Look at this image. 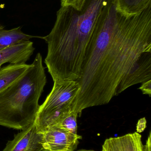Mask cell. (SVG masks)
Segmentation results:
<instances>
[{"label": "cell", "instance_id": "obj_5", "mask_svg": "<svg viewBox=\"0 0 151 151\" xmlns=\"http://www.w3.org/2000/svg\"><path fill=\"white\" fill-rule=\"evenodd\" d=\"M151 80V52H145L122 77L116 92V96L128 88Z\"/></svg>", "mask_w": 151, "mask_h": 151}, {"label": "cell", "instance_id": "obj_4", "mask_svg": "<svg viewBox=\"0 0 151 151\" xmlns=\"http://www.w3.org/2000/svg\"><path fill=\"white\" fill-rule=\"evenodd\" d=\"M82 138L78 134L54 127L43 133L42 143L43 151H73Z\"/></svg>", "mask_w": 151, "mask_h": 151}, {"label": "cell", "instance_id": "obj_11", "mask_svg": "<svg viewBox=\"0 0 151 151\" xmlns=\"http://www.w3.org/2000/svg\"><path fill=\"white\" fill-rule=\"evenodd\" d=\"M150 6L151 0H116L117 12L125 16L139 14Z\"/></svg>", "mask_w": 151, "mask_h": 151}, {"label": "cell", "instance_id": "obj_17", "mask_svg": "<svg viewBox=\"0 0 151 151\" xmlns=\"http://www.w3.org/2000/svg\"><path fill=\"white\" fill-rule=\"evenodd\" d=\"M2 65L1 64H0V69L1 68Z\"/></svg>", "mask_w": 151, "mask_h": 151}, {"label": "cell", "instance_id": "obj_3", "mask_svg": "<svg viewBox=\"0 0 151 151\" xmlns=\"http://www.w3.org/2000/svg\"><path fill=\"white\" fill-rule=\"evenodd\" d=\"M79 89V85L76 81L54 82L52 90L40 105L34 122L37 132L43 134L50 128L56 127L72 111V105Z\"/></svg>", "mask_w": 151, "mask_h": 151}, {"label": "cell", "instance_id": "obj_1", "mask_svg": "<svg viewBox=\"0 0 151 151\" xmlns=\"http://www.w3.org/2000/svg\"><path fill=\"white\" fill-rule=\"evenodd\" d=\"M145 52H151V6L125 16L117 12L116 0H109L96 23L76 81L80 89L73 111L80 117L87 108L110 103L122 77Z\"/></svg>", "mask_w": 151, "mask_h": 151}, {"label": "cell", "instance_id": "obj_6", "mask_svg": "<svg viewBox=\"0 0 151 151\" xmlns=\"http://www.w3.org/2000/svg\"><path fill=\"white\" fill-rule=\"evenodd\" d=\"M150 137H148L145 145L142 142V135L137 132L110 137L105 141L102 151H151Z\"/></svg>", "mask_w": 151, "mask_h": 151}, {"label": "cell", "instance_id": "obj_7", "mask_svg": "<svg viewBox=\"0 0 151 151\" xmlns=\"http://www.w3.org/2000/svg\"><path fill=\"white\" fill-rule=\"evenodd\" d=\"M42 134L37 132L33 123L15 135L3 151H43Z\"/></svg>", "mask_w": 151, "mask_h": 151}, {"label": "cell", "instance_id": "obj_9", "mask_svg": "<svg viewBox=\"0 0 151 151\" xmlns=\"http://www.w3.org/2000/svg\"><path fill=\"white\" fill-rule=\"evenodd\" d=\"M30 64H10L0 69V92L20 77Z\"/></svg>", "mask_w": 151, "mask_h": 151}, {"label": "cell", "instance_id": "obj_8", "mask_svg": "<svg viewBox=\"0 0 151 151\" xmlns=\"http://www.w3.org/2000/svg\"><path fill=\"white\" fill-rule=\"evenodd\" d=\"M35 49L31 41L14 44L0 50V64L26 63L33 54Z\"/></svg>", "mask_w": 151, "mask_h": 151}, {"label": "cell", "instance_id": "obj_15", "mask_svg": "<svg viewBox=\"0 0 151 151\" xmlns=\"http://www.w3.org/2000/svg\"><path fill=\"white\" fill-rule=\"evenodd\" d=\"M146 124L147 121L145 118H143L139 120L137 124V132L141 133L143 132L146 128Z\"/></svg>", "mask_w": 151, "mask_h": 151}, {"label": "cell", "instance_id": "obj_10", "mask_svg": "<svg viewBox=\"0 0 151 151\" xmlns=\"http://www.w3.org/2000/svg\"><path fill=\"white\" fill-rule=\"evenodd\" d=\"M35 36L26 34L21 31V27L6 30L0 24V50L9 46L25 42Z\"/></svg>", "mask_w": 151, "mask_h": 151}, {"label": "cell", "instance_id": "obj_12", "mask_svg": "<svg viewBox=\"0 0 151 151\" xmlns=\"http://www.w3.org/2000/svg\"><path fill=\"white\" fill-rule=\"evenodd\" d=\"M79 115L74 111H72L66 115L57 127L64 129L74 134H77V118Z\"/></svg>", "mask_w": 151, "mask_h": 151}, {"label": "cell", "instance_id": "obj_13", "mask_svg": "<svg viewBox=\"0 0 151 151\" xmlns=\"http://www.w3.org/2000/svg\"><path fill=\"white\" fill-rule=\"evenodd\" d=\"M86 0H61V6H71L81 11Z\"/></svg>", "mask_w": 151, "mask_h": 151}, {"label": "cell", "instance_id": "obj_14", "mask_svg": "<svg viewBox=\"0 0 151 151\" xmlns=\"http://www.w3.org/2000/svg\"><path fill=\"white\" fill-rule=\"evenodd\" d=\"M144 95H149L151 96V80L143 83L142 86L139 88Z\"/></svg>", "mask_w": 151, "mask_h": 151}, {"label": "cell", "instance_id": "obj_16", "mask_svg": "<svg viewBox=\"0 0 151 151\" xmlns=\"http://www.w3.org/2000/svg\"><path fill=\"white\" fill-rule=\"evenodd\" d=\"M73 151H95L93 150H85V149H82V150H74Z\"/></svg>", "mask_w": 151, "mask_h": 151}, {"label": "cell", "instance_id": "obj_2", "mask_svg": "<svg viewBox=\"0 0 151 151\" xmlns=\"http://www.w3.org/2000/svg\"><path fill=\"white\" fill-rule=\"evenodd\" d=\"M47 83L40 53L17 80L0 92V126L23 130L34 122Z\"/></svg>", "mask_w": 151, "mask_h": 151}]
</instances>
